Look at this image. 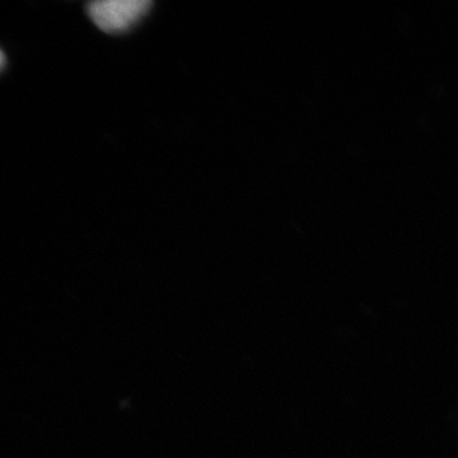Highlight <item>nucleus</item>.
I'll use <instances>...</instances> for the list:
<instances>
[{
    "label": "nucleus",
    "mask_w": 458,
    "mask_h": 458,
    "mask_svg": "<svg viewBox=\"0 0 458 458\" xmlns=\"http://www.w3.org/2000/svg\"><path fill=\"white\" fill-rule=\"evenodd\" d=\"M152 7L149 0H99L89 3L87 11L101 31L117 35L137 25Z\"/></svg>",
    "instance_id": "obj_1"
},
{
    "label": "nucleus",
    "mask_w": 458,
    "mask_h": 458,
    "mask_svg": "<svg viewBox=\"0 0 458 458\" xmlns=\"http://www.w3.org/2000/svg\"><path fill=\"white\" fill-rule=\"evenodd\" d=\"M2 69L5 68V64H7V57H5L4 51H2Z\"/></svg>",
    "instance_id": "obj_2"
}]
</instances>
